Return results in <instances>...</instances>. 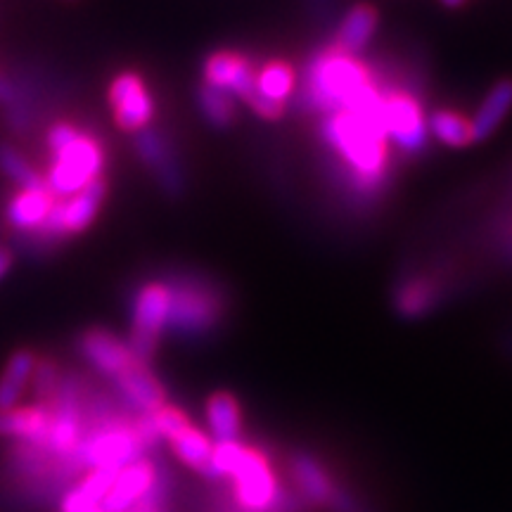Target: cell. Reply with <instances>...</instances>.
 Here are the masks:
<instances>
[{
    "label": "cell",
    "mask_w": 512,
    "mask_h": 512,
    "mask_svg": "<svg viewBox=\"0 0 512 512\" xmlns=\"http://www.w3.org/2000/svg\"><path fill=\"white\" fill-rule=\"evenodd\" d=\"M171 290V313L166 335L176 342H209L228 323L230 290L214 273L195 266L171 268L164 273Z\"/></svg>",
    "instance_id": "obj_1"
},
{
    "label": "cell",
    "mask_w": 512,
    "mask_h": 512,
    "mask_svg": "<svg viewBox=\"0 0 512 512\" xmlns=\"http://www.w3.org/2000/svg\"><path fill=\"white\" fill-rule=\"evenodd\" d=\"M105 169V140L91 128L81 126V131L69 143L57 147L55 152H48V169L43 178L57 200H64L105 176Z\"/></svg>",
    "instance_id": "obj_2"
},
{
    "label": "cell",
    "mask_w": 512,
    "mask_h": 512,
    "mask_svg": "<svg viewBox=\"0 0 512 512\" xmlns=\"http://www.w3.org/2000/svg\"><path fill=\"white\" fill-rule=\"evenodd\" d=\"M128 306H131V335L126 342L136 358L150 366L152 358L157 356L171 313V290L164 275L147 278L133 287Z\"/></svg>",
    "instance_id": "obj_3"
},
{
    "label": "cell",
    "mask_w": 512,
    "mask_h": 512,
    "mask_svg": "<svg viewBox=\"0 0 512 512\" xmlns=\"http://www.w3.org/2000/svg\"><path fill=\"white\" fill-rule=\"evenodd\" d=\"M133 152H136L138 162L150 171L152 181L164 192L166 200L178 202L188 195L190 181L181 147L166 128L150 126L133 136Z\"/></svg>",
    "instance_id": "obj_4"
},
{
    "label": "cell",
    "mask_w": 512,
    "mask_h": 512,
    "mask_svg": "<svg viewBox=\"0 0 512 512\" xmlns=\"http://www.w3.org/2000/svg\"><path fill=\"white\" fill-rule=\"evenodd\" d=\"M456 266H422L403 271L392 292L394 311L406 320L430 316L456 290Z\"/></svg>",
    "instance_id": "obj_5"
},
{
    "label": "cell",
    "mask_w": 512,
    "mask_h": 512,
    "mask_svg": "<svg viewBox=\"0 0 512 512\" xmlns=\"http://www.w3.org/2000/svg\"><path fill=\"white\" fill-rule=\"evenodd\" d=\"M107 105H110L114 124L121 133H143L157 117V100L147 76L138 69H121L107 86Z\"/></svg>",
    "instance_id": "obj_6"
},
{
    "label": "cell",
    "mask_w": 512,
    "mask_h": 512,
    "mask_svg": "<svg viewBox=\"0 0 512 512\" xmlns=\"http://www.w3.org/2000/svg\"><path fill=\"white\" fill-rule=\"evenodd\" d=\"M235 503L245 512H268L278 503L280 482L271 458L261 448L242 446V453L228 475Z\"/></svg>",
    "instance_id": "obj_7"
},
{
    "label": "cell",
    "mask_w": 512,
    "mask_h": 512,
    "mask_svg": "<svg viewBox=\"0 0 512 512\" xmlns=\"http://www.w3.org/2000/svg\"><path fill=\"white\" fill-rule=\"evenodd\" d=\"M76 351L83 361L91 366L95 373L105 377V380H117V377L140 361L128 347L126 339L114 335L107 328H88L83 330L76 339Z\"/></svg>",
    "instance_id": "obj_8"
},
{
    "label": "cell",
    "mask_w": 512,
    "mask_h": 512,
    "mask_svg": "<svg viewBox=\"0 0 512 512\" xmlns=\"http://www.w3.org/2000/svg\"><path fill=\"white\" fill-rule=\"evenodd\" d=\"M112 387L121 406L128 408L133 415H152L169 403L162 380L143 361H136L117 380H112Z\"/></svg>",
    "instance_id": "obj_9"
},
{
    "label": "cell",
    "mask_w": 512,
    "mask_h": 512,
    "mask_svg": "<svg viewBox=\"0 0 512 512\" xmlns=\"http://www.w3.org/2000/svg\"><path fill=\"white\" fill-rule=\"evenodd\" d=\"M159 467L155 460L140 458L136 463L126 465L124 470L117 472L114 482L107 491V496L102 498V510L105 512H128L133 505L143 501L150 494L152 486L157 484Z\"/></svg>",
    "instance_id": "obj_10"
},
{
    "label": "cell",
    "mask_w": 512,
    "mask_h": 512,
    "mask_svg": "<svg viewBox=\"0 0 512 512\" xmlns=\"http://www.w3.org/2000/svg\"><path fill=\"white\" fill-rule=\"evenodd\" d=\"M57 197L50 192L48 185L29 190H15L8 197L3 209V219L12 230H17L24 240L36 235L48 221L50 211L55 209Z\"/></svg>",
    "instance_id": "obj_11"
},
{
    "label": "cell",
    "mask_w": 512,
    "mask_h": 512,
    "mask_svg": "<svg viewBox=\"0 0 512 512\" xmlns=\"http://www.w3.org/2000/svg\"><path fill=\"white\" fill-rule=\"evenodd\" d=\"M380 29V12L370 3H356L339 17L328 43L347 55H361Z\"/></svg>",
    "instance_id": "obj_12"
},
{
    "label": "cell",
    "mask_w": 512,
    "mask_h": 512,
    "mask_svg": "<svg viewBox=\"0 0 512 512\" xmlns=\"http://www.w3.org/2000/svg\"><path fill=\"white\" fill-rule=\"evenodd\" d=\"M290 475L292 482L297 484L299 494L313 505H325L330 508V503L335 501L339 484L332 479L328 467L316 456L306 451H297L290 456Z\"/></svg>",
    "instance_id": "obj_13"
},
{
    "label": "cell",
    "mask_w": 512,
    "mask_h": 512,
    "mask_svg": "<svg viewBox=\"0 0 512 512\" xmlns=\"http://www.w3.org/2000/svg\"><path fill=\"white\" fill-rule=\"evenodd\" d=\"M207 413L209 434L214 444H228V441H240L245 422H242L240 399L233 392H214L204 406Z\"/></svg>",
    "instance_id": "obj_14"
},
{
    "label": "cell",
    "mask_w": 512,
    "mask_h": 512,
    "mask_svg": "<svg viewBox=\"0 0 512 512\" xmlns=\"http://www.w3.org/2000/svg\"><path fill=\"white\" fill-rule=\"evenodd\" d=\"M48 420L50 413L43 403L0 411V437L22 441V444H41L48 432Z\"/></svg>",
    "instance_id": "obj_15"
},
{
    "label": "cell",
    "mask_w": 512,
    "mask_h": 512,
    "mask_svg": "<svg viewBox=\"0 0 512 512\" xmlns=\"http://www.w3.org/2000/svg\"><path fill=\"white\" fill-rule=\"evenodd\" d=\"M171 451L174 456L181 460L185 467H190L192 472L202 477H214V470H211V453H214V441L207 432H202L200 427L192 425V420L188 425H183L176 434H171L169 439Z\"/></svg>",
    "instance_id": "obj_16"
},
{
    "label": "cell",
    "mask_w": 512,
    "mask_h": 512,
    "mask_svg": "<svg viewBox=\"0 0 512 512\" xmlns=\"http://www.w3.org/2000/svg\"><path fill=\"white\" fill-rule=\"evenodd\" d=\"M512 110V76L498 79L489 93L484 95L482 105L477 107L475 117H472V133H475V143H484L498 131Z\"/></svg>",
    "instance_id": "obj_17"
},
{
    "label": "cell",
    "mask_w": 512,
    "mask_h": 512,
    "mask_svg": "<svg viewBox=\"0 0 512 512\" xmlns=\"http://www.w3.org/2000/svg\"><path fill=\"white\" fill-rule=\"evenodd\" d=\"M38 356L31 349H19L8 358L0 373V411L22 406V396L34 380Z\"/></svg>",
    "instance_id": "obj_18"
},
{
    "label": "cell",
    "mask_w": 512,
    "mask_h": 512,
    "mask_svg": "<svg viewBox=\"0 0 512 512\" xmlns=\"http://www.w3.org/2000/svg\"><path fill=\"white\" fill-rule=\"evenodd\" d=\"M195 105L204 124L216 128V131H230V128L238 126V100L226 91H219V88L200 81L195 86Z\"/></svg>",
    "instance_id": "obj_19"
},
{
    "label": "cell",
    "mask_w": 512,
    "mask_h": 512,
    "mask_svg": "<svg viewBox=\"0 0 512 512\" xmlns=\"http://www.w3.org/2000/svg\"><path fill=\"white\" fill-rule=\"evenodd\" d=\"M430 136L446 147H470L475 145L472 121L456 107H434L427 114Z\"/></svg>",
    "instance_id": "obj_20"
},
{
    "label": "cell",
    "mask_w": 512,
    "mask_h": 512,
    "mask_svg": "<svg viewBox=\"0 0 512 512\" xmlns=\"http://www.w3.org/2000/svg\"><path fill=\"white\" fill-rule=\"evenodd\" d=\"M0 171L15 183L17 190H29V188H41L46 185L41 171L29 162L15 145L0 143Z\"/></svg>",
    "instance_id": "obj_21"
},
{
    "label": "cell",
    "mask_w": 512,
    "mask_h": 512,
    "mask_svg": "<svg viewBox=\"0 0 512 512\" xmlns=\"http://www.w3.org/2000/svg\"><path fill=\"white\" fill-rule=\"evenodd\" d=\"M12 252L8 247H0V280L5 278V275L10 273V268H12Z\"/></svg>",
    "instance_id": "obj_22"
},
{
    "label": "cell",
    "mask_w": 512,
    "mask_h": 512,
    "mask_svg": "<svg viewBox=\"0 0 512 512\" xmlns=\"http://www.w3.org/2000/svg\"><path fill=\"white\" fill-rule=\"evenodd\" d=\"M441 5H444V8H451V10H456V8H463V5L467 3V0H439Z\"/></svg>",
    "instance_id": "obj_23"
}]
</instances>
